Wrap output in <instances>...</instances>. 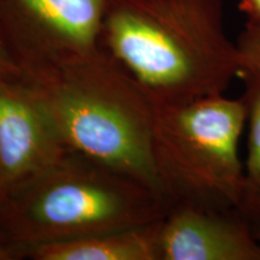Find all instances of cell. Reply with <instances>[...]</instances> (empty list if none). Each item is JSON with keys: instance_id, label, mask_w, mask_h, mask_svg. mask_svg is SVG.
<instances>
[{"instance_id": "cell-1", "label": "cell", "mask_w": 260, "mask_h": 260, "mask_svg": "<svg viewBox=\"0 0 260 260\" xmlns=\"http://www.w3.org/2000/svg\"><path fill=\"white\" fill-rule=\"evenodd\" d=\"M102 47L154 107L224 94L242 73L222 0H107Z\"/></svg>"}, {"instance_id": "cell-2", "label": "cell", "mask_w": 260, "mask_h": 260, "mask_svg": "<svg viewBox=\"0 0 260 260\" xmlns=\"http://www.w3.org/2000/svg\"><path fill=\"white\" fill-rule=\"evenodd\" d=\"M23 79L70 151L134 177L164 195L152 158L155 107L105 51L23 75Z\"/></svg>"}, {"instance_id": "cell-3", "label": "cell", "mask_w": 260, "mask_h": 260, "mask_svg": "<svg viewBox=\"0 0 260 260\" xmlns=\"http://www.w3.org/2000/svg\"><path fill=\"white\" fill-rule=\"evenodd\" d=\"M170 207L147 184L70 151L0 201V234L28 258L40 246L158 222Z\"/></svg>"}, {"instance_id": "cell-4", "label": "cell", "mask_w": 260, "mask_h": 260, "mask_svg": "<svg viewBox=\"0 0 260 260\" xmlns=\"http://www.w3.org/2000/svg\"><path fill=\"white\" fill-rule=\"evenodd\" d=\"M246 123L242 96L219 94L155 107L152 158L171 205L237 209L243 180L239 142Z\"/></svg>"}, {"instance_id": "cell-5", "label": "cell", "mask_w": 260, "mask_h": 260, "mask_svg": "<svg viewBox=\"0 0 260 260\" xmlns=\"http://www.w3.org/2000/svg\"><path fill=\"white\" fill-rule=\"evenodd\" d=\"M107 0H0V40L22 75L103 50Z\"/></svg>"}, {"instance_id": "cell-6", "label": "cell", "mask_w": 260, "mask_h": 260, "mask_svg": "<svg viewBox=\"0 0 260 260\" xmlns=\"http://www.w3.org/2000/svg\"><path fill=\"white\" fill-rule=\"evenodd\" d=\"M69 152L23 76L0 81V201L50 170Z\"/></svg>"}, {"instance_id": "cell-7", "label": "cell", "mask_w": 260, "mask_h": 260, "mask_svg": "<svg viewBox=\"0 0 260 260\" xmlns=\"http://www.w3.org/2000/svg\"><path fill=\"white\" fill-rule=\"evenodd\" d=\"M160 260H260L255 229L237 209L174 204L159 224Z\"/></svg>"}, {"instance_id": "cell-8", "label": "cell", "mask_w": 260, "mask_h": 260, "mask_svg": "<svg viewBox=\"0 0 260 260\" xmlns=\"http://www.w3.org/2000/svg\"><path fill=\"white\" fill-rule=\"evenodd\" d=\"M160 220L146 225L40 246L30 251L28 258L32 260H160Z\"/></svg>"}, {"instance_id": "cell-9", "label": "cell", "mask_w": 260, "mask_h": 260, "mask_svg": "<svg viewBox=\"0 0 260 260\" xmlns=\"http://www.w3.org/2000/svg\"><path fill=\"white\" fill-rule=\"evenodd\" d=\"M240 77L245 83L241 96L247 107L248 139L237 210L256 233L260 230V74L245 71Z\"/></svg>"}, {"instance_id": "cell-10", "label": "cell", "mask_w": 260, "mask_h": 260, "mask_svg": "<svg viewBox=\"0 0 260 260\" xmlns=\"http://www.w3.org/2000/svg\"><path fill=\"white\" fill-rule=\"evenodd\" d=\"M236 45L242 73L260 74V19L247 18L236 39Z\"/></svg>"}, {"instance_id": "cell-11", "label": "cell", "mask_w": 260, "mask_h": 260, "mask_svg": "<svg viewBox=\"0 0 260 260\" xmlns=\"http://www.w3.org/2000/svg\"><path fill=\"white\" fill-rule=\"evenodd\" d=\"M22 71L0 40V81L22 77Z\"/></svg>"}, {"instance_id": "cell-12", "label": "cell", "mask_w": 260, "mask_h": 260, "mask_svg": "<svg viewBox=\"0 0 260 260\" xmlns=\"http://www.w3.org/2000/svg\"><path fill=\"white\" fill-rule=\"evenodd\" d=\"M25 259L23 253L11 245L4 236L0 234V260H18Z\"/></svg>"}, {"instance_id": "cell-13", "label": "cell", "mask_w": 260, "mask_h": 260, "mask_svg": "<svg viewBox=\"0 0 260 260\" xmlns=\"http://www.w3.org/2000/svg\"><path fill=\"white\" fill-rule=\"evenodd\" d=\"M239 9L247 18L260 19V0H240Z\"/></svg>"}, {"instance_id": "cell-14", "label": "cell", "mask_w": 260, "mask_h": 260, "mask_svg": "<svg viewBox=\"0 0 260 260\" xmlns=\"http://www.w3.org/2000/svg\"><path fill=\"white\" fill-rule=\"evenodd\" d=\"M256 236H258V239H259V241H260V230H258V232H256Z\"/></svg>"}]
</instances>
